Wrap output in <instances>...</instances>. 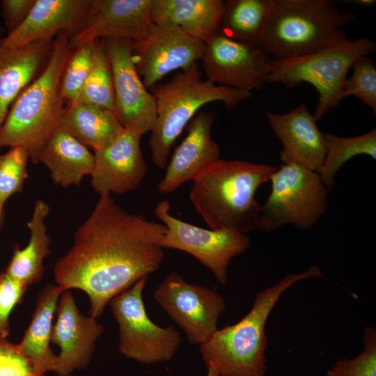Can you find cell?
Masks as SVG:
<instances>
[{"label": "cell", "mask_w": 376, "mask_h": 376, "mask_svg": "<svg viewBox=\"0 0 376 376\" xmlns=\"http://www.w3.org/2000/svg\"><path fill=\"white\" fill-rule=\"evenodd\" d=\"M60 127L94 152L109 146L123 130L115 113L93 105H66Z\"/></svg>", "instance_id": "cell-26"}, {"label": "cell", "mask_w": 376, "mask_h": 376, "mask_svg": "<svg viewBox=\"0 0 376 376\" xmlns=\"http://www.w3.org/2000/svg\"><path fill=\"white\" fill-rule=\"evenodd\" d=\"M91 3V0H36L25 21L3 37L0 47L53 40L61 31L72 36L81 28Z\"/></svg>", "instance_id": "cell-20"}, {"label": "cell", "mask_w": 376, "mask_h": 376, "mask_svg": "<svg viewBox=\"0 0 376 376\" xmlns=\"http://www.w3.org/2000/svg\"><path fill=\"white\" fill-rule=\"evenodd\" d=\"M320 268L290 274L275 285L256 293L251 308L239 322L218 329L199 350L205 365L212 366L219 376H264L267 338L265 325L282 294L295 283L322 278Z\"/></svg>", "instance_id": "cell-4"}, {"label": "cell", "mask_w": 376, "mask_h": 376, "mask_svg": "<svg viewBox=\"0 0 376 376\" xmlns=\"http://www.w3.org/2000/svg\"><path fill=\"white\" fill-rule=\"evenodd\" d=\"M206 370H207L206 376H219L217 371L212 366H207Z\"/></svg>", "instance_id": "cell-37"}, {"label": "cell", "mask_w": 376, "mask_h": 376, "mask_svg": "<svg viewBox=\"0 0 376 376\" xmlns=\"http://www.w3.org/2000/svg\"><path fill=\"white\" fill-rule=\"evenodd\" d=\"M95 41L74 49L63 72L61 94L66 105L73 103L81 90L92 67Z\"/></svg>", "instance_id": "cell-30"}, {"label": "cell", "mask_w": 376, "mask_h": 376, "mask_svg": "<svg viewBox=\"0 0 376 376\" xmlns=\"http://www.w3.org/2000/svg\"><path fill=\"white\" fill-rule=\"evenodd\" d=\"M222 0H153V23L178 26L204 42L219 33L224 11Z\"/></svg>", "instance_id": "cell-22"}, {"label": "cell", "mask_w": 376, "mask_h": 376, "mask_svg": "<svg viewBox=\"0 0 376 376\" xmlns=\"http://www.w3.org/2000/svg\"><path fill=\"white\" fill-rule=\"evenodd\" d=\"M36 0H3L2 15L7 34L17 29L26 19ZM6 34V35H7Z\"/></svg>", "instance_id": "cell-36"}, {"label": "cell", "mask_w": 376, "mask_h": 376, "mask_svg": "<svg viewBox=\"0 0 376 376\" xmlns=\"http://www.w3.org/2000/svg\"><path fill=\"white\" fill-rule=\"evenodd\" d=\"M38 162L47 168L56 185L68 187L91 175L95 157L87 146L59 127L42 148Z\"/></svg>", "instance_id": "cell-23"}, {"label": "cell", "mask_w": 376, "mask_h": 376, "mask_svg": "<svg viewBox=\"0 0 376 376\" xmlns=\"http://www.w3.org/2000/svg\"><path fill=\"white\" fill-rule=\"evenodd\" d=\"M64 290L58 285L49 284L39 293L31 322L21 342V351L31 361L35 369L42 375L54 371L56 357L50 347L53 319L59 297Z\"/></svg>", "instance_id": "cell-24"}, {"label": "cell", "mask_w": 376, "mask_h": 376, "mask_svg": "<svg viewBox=\"0 0 376 376\" xmlns=\"http://www.w3.org/2000/svg\"><path fill=\"white\" fill-rule=\"evenodd\" d=\"M269 182L271 191L260 206L256 230L271 232L288 224L307 230L325 213L329 191L318 172L282 164Z\"/></svg>", "instance_id": "cell-8"}, {"label": "cell", "mask_w": 376, "mask_h": 376, "mask_svg": "<svg viewBox=\"0 0 376 376\" xmlns=\"http://www.w3.org/2000/svg\"><path fill=\"white\" fill-rule=\"evenodd\" d=\"M274 0L224 1L219 33L233 40L260 45Z\"/></svg>", "instance_id": "cell-27"}, {"label": "cell", "mask_w": 376, "mask_h": 376, "mask_svg": "<svg viewBox=\"0 0 376 376\" xmlns=\"http://www.w3.org/2000/svg\"><path fill=\"white\" fill-rule=\"evenodd\" d=\"M326 153L318 172L329 192L334 187L338 171L355 156L365 155L376 159V129L352 137H342L324 133Z\"/></svg>", "instance_id": "cell-28"}, {"label": "cell", "mask_w": 376, "mask_h": 376, "mask_svg": "<svg viewBox=\"0 0 376 376\" xmlns=\"http://www.w3.org/2000/svg\"><path fill=\"white\" fill-rule=\"evenodd\" d=\"M70 37L66 31L56 36L45 68L17 96L0 127V148L22 147L35 164L46 142L60 127L65 110L61 81L74 50Z\"/></svg>", "instance_id": "cell-3"}, {"label": "cell", "mask_w": 376, "mask_h": 376, "mask_svg": "<svg viewBox=\"0 0 376 376\" xmlns=\"http://www.w3.org/2000/svg\"><path fill=\"white\" fill-rule=\"evenodd\" d=\"M149 90L155 99L157 117L148 144L152 161L159 169H165L175 140L202 107L221 102L227 109H234L252 96L250 91L203 79L198 63Z\"/></svg>", "instance_id": "cell-5"}, {"label": "cell", "mask_w": 376, "mask_h": 376, "mask_svg": "<svg viewBox=\"0 0 376 376\" xmlns=\"http://www.w3.org/2000/svg\"><path fill=\"white\" fill-rule=\"evenodd\" d=\"M50 208L42 200H38L27 222L30 237L24 248L16 246L6 273L28 288L38 283L44 273L43 262L50 253L51 239L47 232L45 219Z\"/></svg>", "instance_id": "cell-25"}, {"label": "cell", "mask_w": 376, "mask_h": 376, "mask_svg": "<svg viewBox=\"0 0 376 376\" xmlns=\"http://www.w3.org/2000/svg\"><path fill=\"white\" fill-rule=\"evenodd\" d=\"M54 39L13 48L0 47V127L17 96L45 68Z\"/></svg>", "instance_id": "cell-21"}, {"label": "cell", "mask_w": 376, "mask_h": 376, "mask_svg": "<svg viewBox=\"0 0 376 376\" xmlns=\"http://www.w3.org/2000/svg\"><path fill=\"white\" fill-rule=\"evenodd\" d=\"M363 339V352L352 359L338 360L326 372L327 376H376V329L366 327Z\"/></svg>", "instance_id": "cell-33"}, {"label": "cell", "mask_w": 376, "mask_h": 376, "mask_svg": "<svg viewBox=\"0 0 376 376\" xmlns=\"http://www.w3.org/2000/svg\"><path fill=\"white\" fill-rule=\"evenodd\" d=\"M169 201H162L154 210L166 226L161 244L164 249L186 252L210 269L220 284L228 281L231 260L244 253L250 245L246 234L232 229H205L187 223L171 212Z\"/></svg>", "instance_id": "cell-10"}, {"label": "cell", "mask_w": 376, "mask_h": 376, "mask_svg": "<svg viewBox=\"0 0 376 376\" xmlns=\"http://www.w3.org/2000/svg\"><path fill=\"white\" fill-rule=\"evenodd\" d=\"M100 41L111 69L115 115L124 128L141 135L150 132L156 121V102L135 67L132 41L117 38H102Z\"/></svg>", "instance_id": "cell-13"}, {"label": "cell", "mask_w": 376, "mask_h": 376, "mask_svg": "<svg viewBox=\"0 0 376 376\" xmlns=\"http://www.w3.org/2000/svg\"><path fill=\"white\" fill-rule=\"evenodd\" d=\"M3 29L0 24V44H1V42L2 40V39L3 38Z\"/></svg>", "instance_id": "cell-39"}, {"label": "cell", "mask_w": 376, "mask_h": 376, "mask_svg": "<svg viewBox=\"0 0 376 376\" xmlns=\"http://www.w3.org/2000/svg\"><path fill=\"white\" fill-rule=\"evenodd\" d=\"M3 216V212L0 211V226L2 222Z\"/></svg>", "instance_id": "cell-40"}, {"label": "cell", "mask_w": 376, "mask_h": 376, "mask_svg": "<svg viewBox=\"0 0 376 376\" xmlns=\"http://www.w3.org/2000/svg\"><path fill=\"white\" fill-rule=\"evenodd\" d=\"M375 49L376 43L368 38L353 40L345 38L306 56L273 60L267 82L279 83L288 88L302 82L312 85L318 94L313 113L318 121L345 98L344 83L355 61Z\"/></svg>", "instance_id": "cell-7"}, {"label": "cell", "mask_w": 376, "mask_h": 376, "mask_svg": "<svg viewBox=\"0 0 376 376\" xmlns=\"http://www.w3.org/2000/svg\"><path fill=\"white\" fill-rule=\"evenodd\" d=\"M28 151L22 147L10 148L3 155H0V211L7 200L20 191L27 178Z\"/></svg>", "instance_id": "cell-31"}, {"label": "cell", "mask_w": 376, "mask_h": 376, "mask_svg": "<svg viewBox=\"0 0 376 376\" xmlns=\"http://www.w3.org/2000/svg\"><path fill=\"white\" fill-rule=\"evenodd\" d=\"M153 0H91L81 28L70 36L73 49L100 40L117 38L137 41L152 24Z\"/></svg>", "instance_id": "cell-15"}, {"label": "cell", "mask_w": 376, "mask_h": 376, "mask_svg": "<svg viewBox=\"0 0 376 376\" xmlns=\"http://www.w3.org/2000/svg\"><path fill=\"white\" fill-rule=\"evenodd\" d=\"M352 75L346 78L345 97L353 95L376 113V65L368 56H362L353 63Z\"/></svg>", "instance_id": "cell-32"}, {"label": "cell", "mask_w": 376, "mask_h": 376, "mask_svg": "<svg viewBox=\"0 0 376 376\" xmlns=\"http://www.w3.org/2000/svg\"><path fill=\"white\" fill-rule=\"evenodd\" d=\"M276 169L271 164L219 159L192 181L190 201L210 229L247 234L256 230L260 214L256 191Z\"/></svg>", "instance_id": "cell-2"}, {"label": "cell", "mask_w": 376, "mask_h": 376, "mask_svg": "<svg viewBox=\"0 0 376 376\" xmlns=\"http://www.w3.org/2000/svg\"><path fill=\"white\" fill-rule=\"evenodd\" d=\"M205 42L178 26L152 23L147 34L132 42V58L145 86L149 89L170 72L185 70L201 61Z\"/></svg>", "instance_id": "cell-12"}, {"label": "cell", "mask_w": 376, "mask_h": 376, "mask_svg": "<svg viewBox=\"0 0 376 376\" xmlns=\"http://www.w3.org/2000/svg\"><path fill=\"white\" fill-rule=\"evenodd\" d=\"M201 61L206 79L251 92L267 82L273 59L260 45L239 42L218 33L205 42Z\"/></svg>", "instance_id": "cell-14"}, {"label": "cell", "mask_w": 376, "mask_h": 376, "mask_svg": "<svg viewBox=\"0 0 376 376\" xmlns=\"http://www.w3.org/2000/svg\"><path fill=\"white\" fill-rule=\"evenodd\" d=\"M165 233L162 222L126 211L111 194L101 195L54 266L56 285L84 291L90 315L97 318L115 296L159 269Z\"/></svg>", "instance_id": "cell-1"}, {"label": "cell", "mask_w": 376, "mask_h": 376, "mask_svg": "<svg viewBox=\"0 0 376 376\" xmlns=\"http://www.w3.org/2000/svg\"><path fill=\"white\" fill-rule=\"evenodd\" d=\"M0 376H44L34 368L18 345L0 338Z\"/></svg>", "instance_id": "cell-34"}, {"label": "cell", "mask_w": 376, "mask_h": 376, "mask_svg": "<svg viewBox=\"0 0 376 376\" xmlns=\"http://www.w3.org/2000/svg\"><path fill=\"white\" fill-rule=\"evenodd\" d=\"M57 318L51 343L60 348L54 373L68 376L86 368L95 351V345L104 331L97 318L81 314L72 293L65 290L58 301Z\"/></svg>", "instance_id": "cell-16"}, {"label": "cell", "mask_w": 376, "mask_h": 376, "mask_svg": "<svg viewBox=\"0 0 376 376\" xmlns=\"http://www.w3.org/2000/svg\"><path fill=\"white\" fill-rule=\"evenodd\" d=\"M266 118L281 143L282 164H295L318 172L326 153L324 133L319 130L308 107L300 104L285 113L267 111Z\"/></svg>", "instance_id": "cell-19"}, {"label": "cell", "mask_w": 376, "mask_h": 376, "mask_svg": "<svg viewBox=\"0 0 376 376\" xmlns=\"http://www.w3.org/2000/svg\"><path fill=\"white\" fill-rule=\"evenodd\" d=\"M73 103L93 105L114 113L115 101L111 69L108 56L100 40L95 41L90 73Z\"/></svg>", "instance_id": "cell-29"}, {"label": "cell", "mask_w": 376, "mask_h": 376, "mask_svg": "<svg viewBox=\"0 0 376 376\" xmlns=\"http://www.w3.org/2000/svg\"><path fill=\"white\" fill-rule=\"evenodd\" d=\"M141 134L123 128L109 146L94 152L91 184L99 196L122 194L136 189L148 167L141 148Z\"/></svg>", "instance_id": "cell-17"}, {"label": "cell", "mask_w": 376, "mask_h": 376, "mask_svg": "<svg viewBox=\"0 0 376 376\" xmlns=\"http://www.w3.org/2000/svg\"><path fill=\"white\" fill-rule=\"evenodd\" d=\"M153 298L184 331L189 342L201 345L218 329L226 309L224 297L208 288L186 281L169 272L153 292Z\"/></svg>", "instance_id": "cell-11"}, {"label": "cell", "mask_w": 376, "mask_h": 376, "mask_svg": "<svg viewBox=\"0 0 376 376\" xmlns=\"http://www.w3.org/2000/svg\"><path fill=\"white\" fill-rule=\"evenodd\" d=\"M147 279H140L109 304L118 325L120 353L140 363L152 365L172 359L181 337L173 326L159 327L147 315L143 299Z\"/></svg>", "instance_id": "cell-9"}, {"label": "cell", "mask_w": 376, "mask_h": 376, "mask_svg": "<svg viewBox=\"0 0 376 376\" xmlns=\"http://www.w3.org/2000/svg\"><path fill=\"white\" fill-rule=\"evenodd\" d=\"M375 1H373V0H359V1H357V3L358 4L365 6H368L373 5V3H375Z\"/></svg>", "instance_id": "cell-38"}, {"label": "cell", "mask_w": 376, "mask_h": 376, "mask_svg": "<svg viewBox=\"0 0 376 376\" xmlns=\"http://www.w3.org/2000/svg\"><path fill=\"white\" fill-rule=\"evenodd\" d=\"M214 120V113L201 111L189 122L185 137L175 149L158 182L161 194L171 193L193 181L220 159L219 146L212 135Z\"/></svg>", "instance_id": "cell-18"}, {"label": "cell", "mask_w": 376, "mask_h": 376, "mask_svg": "<svg viewBox=\"0 0 376 376\" xmlns=\"http://www.w3.org/2000/svg\"><path fill=\"white\" fill-rule=\"evenodd\" d=\"M354 20L330 0H274L260 46L275 61L306 56L347 38Z\"/></svg>", "instance_id": "cell-6"}, {"label": "cell", "mask_w": 376, "mask_h": 376, "mask_svg": "<svg viewBox=\"0 0 376 376\" xmlns=\"http://www.w3.org/2000/svg\"><path fill=\"white\" fill-rule=\"evenodd\" d=\"M27 288L14 280L6 272L0 273V338L10 334V315L19 304Z\"/></svg>", "instance_id": "cell-35"}]
</instances>
